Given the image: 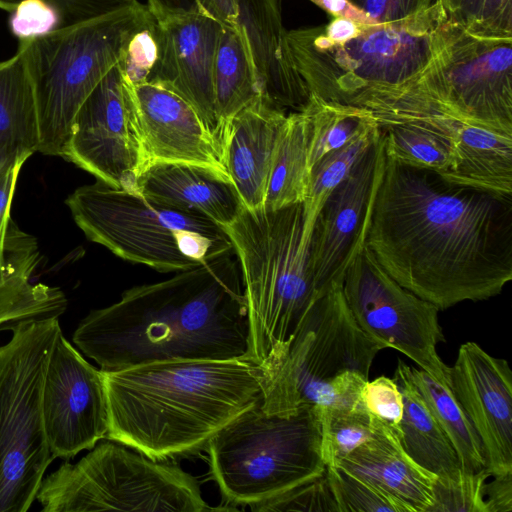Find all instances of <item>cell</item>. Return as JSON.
Here are the masks:
<instances>
[{
	"instance_id": "obj_1",
	"label": "cell",
	"mask_w": 512,
	"mask_h": 512,
	"mask_svg": "<svg viewBox=\"0 0 512 512\" xmlns=\"http://www.w3.org/2000/svg\"><path fill=\"white\" fill-rule=\"evenodd\" d=\"M365 243L396 282L439 310L487 300L512 279V195L385 156Z\"/></svg>"
},
{
	"instance_id": "obj_2",
	"label": "cell",
	"mask_w": 512,
	"mask_h": 512,
	"mask_svg": "<svg viewBox=\"0 0 512 512\" xmlns=\"http://www.w3.org/2000/svg\"><path fill=\"white\" fill-rule=\"evenodd\" d=\"M73 342L102 371L181 360L252 361L235 252L124 291L118 302L83 318Z\"/></svg>"
},
{
	"instance_id": "obj_3",
	"label": "cell",
	"mask_w": 512,
	"mask_h": 512,
	"mask_svg": "<svg viewBox=\"0 0 512 512\" xmlns=\"http://www.w3.org/2000/svg\"><path fill=\"white\" fill-rule=\"evenodd\" d=\"M106 438L165 461L206 448L243 411L262 403L265 371L247 360H181L102 371Z\"/></svg>"
},
{
	"instance_id": "obj_4",
	"label": "cell",
	"mask_w": 512,
	"mask_h": 512,
	"mask_svg": "<svg viewBox=\"0 0 512 512\" xmlns=\"http://www.w3.org/2000/svg\"><path fill=\"white\" fill-rule=\"evenodd\" d=\"M445 20L435 1L397 23L363 25L356 37L332 43L322 26L286 33L296 69L310 95L376 110L398 97L433 61Z\"/></svg>"
},
{
	"instance_id": "obj_5",
	"label": "cell",
	"mask_w": 512,
	"mask_h": 512,
	"mask_svg": "<svg viewBox=\"0 0 512 512\" xmlns=\"http://www.w3.org/2000/svg\"><path fill=\"white\" fill-rule=\"evenodd\" d=\"M239 261L250 324L252 361L268 378L304 314L323 293L303 239V203L277 210L242 208L224 227Z\"/></svg>"
},
{
	"instance_id": "obj_6",
	"label": "cell",
	"mask_w": 512,
	"mask_h": 512,
	"mask_svg": "<svg viewBox=\"0 0 512 512\" xmlns=\"http://www.w3.org/2000/svg\"><path fill=\"white\" fill-rule=\"evenodd\" d=\"M384 346L357 324L342 280H333L308 308L285 354L266 379L262 409L289 414L298 407L354 406Z\"/></svg>"
},
{
	"instance_id": "obj_7",
	"label": "cell",
	"mask_w": 512,
	"mask_h": 512,
	"mask_svg": "<svg viewBox=\"0 0 512 512\" xmlns=\"http://www.w3.org/2000/svg\"><path fill=\"white\" fill-rule=\"evenodd\" d=\"M87 239L159 272H180L234 251L219 224L99 180L65 200Z\"/></svg>"
},
{
	"instance_id": "obj_8",
	"label": "cell",
	"mask_w": 512,
	"mask_h": 512,
	"mask_svg": "<svg viewBox=\"0 0 512 512\" xmlns=\"http://www.w3.org/2000/svg\"><path fill=\"white\" fill-rule=\"evenodd\" d=\"M261 404L239 414L206 446L211 474L231 503L257 504L326 472L318 406L268 414Z\"/></svg>"
},
{
	"instance_id": "obj_9",
	"label": "cell",
	"mask_w": 512,
	"mask_h": 512,
	"mask_svg": "<svg viewBox=\"0 0 512 512\" xmlns=\"http://www.w3.org/2000/svg\"><path fill=\"white\" fill-rule=\"evenodd\" d=\"M146 8L138 1L101 17L19 41L34 91L39 152L62 157L76 112L117 65L126 36Z\"/></svg>"
},
{
	"instance_id": "obj_10",
	"label": "cell",
	"mask_w": 512,
	"mask_h": 512,
	"mask_svg": "<svg viewBox=\"0 0 512 512\" xmlns=\"http://www.w3.org/2000/svg\"><path fill=\"white\" fill-rule=\"evenodd\" d=\"M0 345V512L28 511L53 461L42 393L59 317L21 321Z\"/></svg>"
},
{
	"instance_id": "obj_11",
	"label": "cell",
	"mask_w": 512,
	"mask_h": 512,
	"mask_svg": "<svg viewBox=\"0 0 512 512\" xmlns=\"http://www.w3.org/2000/svg\"><path fill=\"white\" fill-rule=\"evenodd\" d=\"M36 500L45 512L213 510L192 475L110 439L43 478Z\"/></svg>"
},
{
	"instance_id": "obj_12",
	"label": "cell",
	"mask_w": 512,
	"mask_h": 512,
	"mask_svg": "<svg viewBox=\"0 0 512 512\" xmlns=\"http://www.w3.org/2000/svg\"><path fill=\"white\" fill-rule=\"evenodd\" d=\"M399 102L512 133V38L477 37L445 19L433 61Z\"/></svg>"
},
{
	"instance_id": "obj_13",
	"label": "cell",
	"mask_w": 512,
	"mask_h": 512,
	"mask_svg": "<svg viewBox=\"0 0 512 512\" xmlns=\"http://www.w3.org/2000/svg\"><path fill=\"white\" fill-rule=\"evenodd\" d=\"M342 290L359 327L384 348H394L435 379L450 385V367L436 346L444 335L439 309L396 282L378 263L365 240L350 256Z\"/></svg>"
},
{
	"instance_id": "obj_14",
	"label": "cell",
	"mask_w": 512,
	"mask_h": 512,
	"mask_svg": "<svg viewBox=\"0 0 512 512\" xmlns=\"http://www.w3.org/2000/svg\"><path fill=\"white\" fill-rule=\"evenodd\" d=\"M62 158L109 186L139 192L150 162L130 84L117 66L76 112Z\"/></svg>"
},
{
	"instance_id": "obj_15",
	"label": "cell",
	"mask_w": 512,
	"mask_h": 512,
	"mask_svg": "<svg viewBox=\"0 0 512 512\" xmlns=\"http://www.w3.org/2000/svg\"><path fill=\"white\" fill-rule=\"evenodd\" d=\"M42 413L54 458L69 460L107 436L108 404L102 370L85 360L62 332L45 373Z\"/></svg>"
},
{
	"instance_id": "obj_16",
	"label": "cell",
	"mask_w": 512,
	"mask_h": 512,
	"mask_svg": "<svg viewBox=\"0 0 512 512\" xmlns=\"http://www.w3.org/2000/svg\"><path fill=\"white\" fill-rule=\"evenodd\" d=\"M380 132V130H379ZM385 164L381 133L322 206L310 239V265L317 290L342 280L357 245L366 239Z\"/></svg>"
},
{
	"instance_id": "obj_17",
	"label": "cell",
	"mask_w": 512,
	"mask_h": 512,
	"mask_svg": "<svg viewBox=\"0 0 512 512\" xmlns=\"http://www.w3.org/2000/svg\"><path fill=\"white\" fill-rule=\"evenodd\" d=\"M153 16L158 28L159 58L148 81L161 83L185 98L221 141L213 72L225 23L200 2L188 10Z\"/></svg>"
},
{
	"instance_id": "obj_18",
	"label": "cell",
	"mask_w": 512,
	"mask_h": 512,
	"mask_svg": "<svg viewBox=\"0 0 512 512\" xmlns=\"http://www.w3.org/2000/svg\"><path fill=\"white\" fill-rule=\"evenodd\" d=\"M450 387L477 432L492 475L512 471V373L508 362L463 343Z\"/></svg>"
},
{
	"instance_id": "obj_19",
	"label": "cell",
	"mask_w": 512,
	"mask_h": 512,
	"mask_svg": "<svg viewBox=\"0 0 512 512\" xmlns=\"http://www.w3.org/2000/svg\"><path fill=\"white\" fill-rule=\"evenodd\" d=\"M129 84L150 164H192L228 176L220 139L185 98L155 81Z\"/></svg>"
},
{
	"instance_id": "obj_20",
	"label": "cell",
	"mask_w": 512,
	"mask_h": 512,
	"mask_svg": "<svg viewBox=\"0 0 512 512\" xmlns=\"http://www.w3.org/2000/svg\"><path fill=\"white\" fill-rule=\"evenodd\" d=\"M286 117V111L261 94L227 124L223 141L224 164L246 209L264 205Z\"/></svg>"
},
{
	"instance_id": "obj_21",
	"label": "cell",
	"mask_w": 512,
	"mask_h": 512,
	"mask_svg": "<svg viewBox=\"0 0 512 512\" xmlns=\"http://www.w3.org/2000/svg\"><path fill=\"white\" fill-rule=\"evenodd\" d=\"M242 29L257 72L262 95L286 111L303 110L309 89L295 67L282 23L281 0H236Z\"/></svg>"
},
{
	"instance_id": "obj_22",
	"label": "cell",
	"mask_w": 512,
	"mask_h": 512,
	"mask_svg": "<svg viewBox=\"0 0 512 512\" xmlns=\"http://www.w3.org/2000/svg\"><path fill=\"white\" fill-rule=\"evenodd\" d=\"M372 113L386 157L402 165L433 171L449 181L464 121L429 107Z\"/></svg>"
},
{
	"instance_id": "obj_23",
	"label": "cell",
	"mask_w": 512,
	"mask_h": 512,
	"mask_svg": "<svg viewBox=\"0 0 512 512\" xmlns=\"http://www.w3.org/2000/svg\"><path fill=\"white\" fill-rule=\"evenodd\" d=\"M138 190L160 204L205 216L227 227L244 207L230 178L212 169L182 163H152Z\"/></svg>"
},
{
	"instance_id": "obj_24",
	"label": "cell",
	"mask_w": 512,
	"mask_h": 512,
	"mask_svg": "<svg viewBox=\"0 0 512 512\" xmlns=\"http://www.w3.org/2000/svg\"><path fill=\"white\" fill-rule=\"evenodd\" d=\"M334 465L380 489L408 512H428L436 476L414 462L392 427L379 420L374 436Z\"/></svg>"
},
{
	"instance_id": "obj_25",
	"label": "cell",
	"mask_w": 512,
	"mask_h": 512,
	"mask_svg": "<svg viewBox=\"0 0 512 512\" xmlns=\"http://www.w3.org/2000/svg\"><path fill=\"white\" fill-rule=\"evenodd\" d=\"M39 261L36 239L19 228L0 246V332L24 320L65 312L67 299L60 288L32 281Z\"/></svg>"
},
{
	"instance_id": "obj_26",
	"label": "cell",
	"mask_w": 512,
	"mask_h": 512,
	"mask_svg": "<svg viewBox=\"0 0 512 512\" xmlns=\"http://www.w3.org/2000/svg\"><path fill=\"white\" fill-rule=\"evenodd\" d=\"M39 149L34 91L23 49L0 61V167Z\"/></svg>"
},
{
	"instance_id": "obj_27",
	"label": "cell",
	"mask_w": 512,
	"mask_h": 512,
	"mask_svg": "<svg viewBox=\"0 0 512 512\" xmlns=\"http://www.w3.org/2000/svg\"><path fill=\"white\" fill-rule=\"evenodd\" d=\"M448 182L512 195V133L465 122Z\"/></svg>"
},
{
	"instance_id": "obj_28",
	"label": "cell",
	"mask_w": 512,
	"mask_h": 512,
	"mask_svg": "<svg viewBox=\"0 0 512 512\" xmlns=\"http://www.w3.org/2000/svg\"><path fill=\"white\" fill-rule=\"evenodd\" d=\"M403 399L397 437L408 456L440 479L461 473L455 449L414 386L395 373Z\"/></svg>"
},
{
	"instance_id": "obj_29",
	"label": "cell",
	"mask_w": 512,
	"mask_h": 512,
	"mask_svg": "<svg viewBox=\"0 0 512 512\" xmlns=\"http://www.w3.org/2000/svg\"><path fill=\"white\" fill-rule=\"evenodd\" d=\"M213 87L223 145L231 118L262 94L249 45L237 23L223 25L215 55Z\"/></svg>"
},
{
	"instance_id": "obj_30",
	"label": "cell",
	"mask_w": 512,
	"mask_h": 512,
	"mask_svg": "<svg viewBox=\"0 0 512 512\" xmlns=\"http://www.w3.org/2000/svg\"><path fill=\"white\" fill-rule=\"evenodd\" d=\"M395 373L408 380L426 403L455 449L461 471L476 473L486 467L481 440L450 385L401 360Z\"/></svg>"
},
{
	"instance_id": "obj_31",
	"label": "cell",
	"mask_w": 512,
	"mask_h": 512,
	"mask_svg": "<svg viewBox=\"0 0 512 512\" xmlns=\"http://www.w3.org/2000/svg\"><path fill=\"white\" fill-rule=\"evenodd\" d=\"M309 118L305 109L287 114L276 149L263 208L303 203L309 186Z\"/></svg>"
},
{
	"instance_id": "obj_32",
	"label": "cell",
	"mask_w": 512,
	"mask_h": 512,
	"mask_svg": "<svg viewBox=\"0 0 512 512\" xmlns=\"http://www.w3.org/2000/svg\"><path fill=\"white\" fill-rule=\"evenodd\" d=\"M377 121L345 145L326 153L310 169L307 197L303 202V239L309 241L317 216L330 193L347 177L379 136Z\"/></svg>"
},
{
	"instance_id": "obj_33",
	"label": "cell",
	"mask_w": 512,
	"mask_h": 512,
	"mask_svg": "<svg viewBox=\"0 0 512 512\" xmlns=\"http://www.w3.org/2000/svg\"><path fill=\"white\" fill-rule=\"evenodd\" d=\"M304 109L309 118V172L326 153L345 145L376 122L372 111L367 108L326 101L312 94Z\"/></svg>"
},
{
	"instance_id": "obj_34",
	"label": "cell",
	"mask_w": 512,
	"mask_h": 512,
	"mask_svg": "<svg viewBox=\"0 0 512 512\" xmlns=\"http://www.w3.org/2000/svg\"><path fill=\"white\" fill-rule=\"evenodd\" d=\"M321 427V454L326 466L334 465L356 447L371 439L379 420L363 402L354 406L318 407Z\"/></svg>"
},
{
	"instance_id": "obj_35",
	"label": "cell",
	"mask_w": 512,
	"mask_h": 512,
	"mask_svg": "<svg viewBox=\"0 0 512 512\" xmlns=\"http://www.w3.org/2000/svg\"><path fill=\"white\" fill-rule=\"evenodd\" d=\"M447 22L482 38H512V0H435Z\"/></svg>"
},
{
	"instance_id": "obj_36",
	"label": "cell",
	"mask_w": 512,
	"mask_h": 512,
	"mask_svg": "<svg viewBox=\"0 0 512 512\" xmlns=\"http://www.w3.org/2000/svg\"><path fill=\"white\" fill-rule=\"evenodd\" d=\"M158 58L157 22L147 6L126 36L116 66L126 81L139 84L150 79Z\"/></svg>"
},
{
	"instance_id": "obj_37",
	"label": "cell",
	"mask_w": 512,
	"mask_h": 512,
	"mask_svg": "<svg viewBox=\"0 0 512 512\" xmlns=\"http://www.w3.org/2000/svg\"><path fill=\"white\" fill-rule=\"evenodd\" d=\"M326 477L337 512H408L380 489L336 465L326 466Z\"/></svg>"
},
{
	"instance_id": "obj_38",
	"label": "cell",
	"mask_w": 512,
	"mask_h": 512,
	"mask_svg": "<svg viewBox=\"0 0 512 512\" xmlns=\"http://www.w3.org/2000/svg\"><path fill=\"white\" fill-rule=\"evenodd\" d=\"M492 476L484 467L476 473H461L451 479L437 478L428 512H488L485 483Z\"/></svg>"
},
{
	"instance_id": "obj_39",
	"label": "cell",
	"mask_w": 512,
	"mask_h": 512,
	"mask_svg": "<svg viewBox=\"0 0 512 512\" xmlns=\"http://www.w3.org/2000/svg\"><path fill=\"white\" fill-rule=\"evenodd\" d=\"M252 511L337 512L326 472L274 498L250 505Z\"/></svg>"
},
{
	"instance_id": "obj_40",
	"label": "cell",
	"mask_w": 512,
	"mask_h": 512,
	"mask_svg": "<svg viewBox=\"0 0 512 512\" xmlns=\"http://www.w3.org/2000/svg\"><path fill=\"white\" fill-rule=\"evenodd\" d=\"M9 28L21 40H30L59 28L58 12L44 0H23L10 12Z\"/></svg>"
},
{
	"instance_id": "obj_41",
	"label": "cell",
	"mask_w": 512,
	"mask_h": 512,
	"mask_svg": "<svg viewBox=\"0 0 512 512\" xmlns=\"http://www.w3.org/2000/svg\"><path fill=\"white\" fill-rule=\"evenodd\" d=\"M361 400L367 411L398 432L403 415L402 393L396 380L380 376L367 381L361 391Z\"/></svg>"
},
{
	"instance_id": "obj_42",
	"label": "cell",
	"mask_w": 512,
	"mask_h": 512,
	"mask_svg": "<svg viewBox=\"0 0 512 512\" xmlns=\"http://www.w3.org/2000/svg\"><path fill=\"white\" fill-rule=\"evenodd\" d=\"M23 0H0V9L11 12ZM58 12L59 28L71 27L122 8L138 0H44ZM58 28V29H59Z\"/></svg>"
},
{
	"instance_id": "obj_43",
	"label": "cell",
	"mask_w": 512,
	"mask_h": 512,
	"mask_svg": "<svg viewBox=\"0 0 512 512\" xmlns=\"http://www.w3.org/2000/svg\"><path fill=\"white\" fill-rule=\"evenodd\" d=\"M376 24L411 19L426 11L435 0H349Z\"/></svg>"
},
{
	"instance_id": "obj_44",
	"label": "cell",
	"mask_w": 512,
	"mask_h": 512,
	"mask_svg": "<svg viewBox=\"0 0 512 512\" xmlns=\"http://www.w3.org/2000/svg\"><path fill=\"white\" fill-rule=\"evenodd\" d=\"M29 157L19 156L0 167V246L4 245L17 227L10 215L11 203L19 172Z\"/></svg>"
},
{
	"instance_id": "obj_45",
	"label": "cell",
	"mask_w": 512,
	"mask_h": 512,
	"mask_svg": "<svg viewBox=\"0 0 512 512\" xmlns=\"http://www.w3.org/2000/svg\"><path fill=\"white\" fill-rule=\"evenodd\" d=\"M200 2L215 17L228 25H236L238 8L236 0H147L153 15L178 12L190 9Z\"/></svg>"
},
{
	"instance_id": "obj_46",
	"label": "cell",
	"mask_w": 512,
	"mask_h": 512,
	"mask_svg": "<svg viewBox=\"0 0 512 512\" xmlns=\"http://www.w3.org/2000/svg\"><path fill=\"white\" fill-rule=\"evenodd\" d=\"M485 483V501L488 512L512 511V471L492 475Z\"/></svg>"
},
{
	"instance_id": "obj_47",
	"label": "cell",
	"mask_w": 512,
	"mask_h": 512,
	"mask_svg": "<svg viewBox=\"0 0 512 512\" xmlns=\"http://www.w3.org/2000/svg\"><path fill=\"white\" fill-rule=\"evenodd\" d=\"M334 18H345L363 25L376 24L349 0H309Z\"/></svg>"
},
{
	"instance_id": "obj_48",
	"label": "cell",
	"mask_w": 512,
	"mask_h": 512,
	"mask_svg": "<svg viewBox=\"0 0 512 512\" xmlns=\"http://www.w3.org/2000/svg\"><path fill=\"white\" fill-rule=\"evenodd\" d=\"M363 24L345 18H334L329 24L322 26L325 36L335 44L344 43L361 32Z\"/></svg>"
}]
</instances>
